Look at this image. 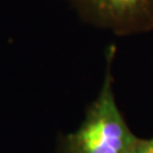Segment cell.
Wrapping results in <instances>:
<instances>
[{
  "mask_svg": "<svg viewBox=\"0 0 153 153\" xmlns=\"http://www.w3.org/2000/svg\"><path fill=\"white\" fill-rule=\"evenodd\" d=\"M137 140L116 104L109 62L99 97L82 125L66 137L65 153H128Z\"/></svg>",
  "mask_w": 153,
  "mask_h": 153,
  "instance_id": "obj_1",
  "label": "cell"
},
{
  "mask_svg": "<svg viewBox=\"0 0 153 153\" xmlns=\"http://www.w3.org/2000/svg\"><path fill=\"white\" fill-rule=\"evenodd\" d=\"M101 14L110 17L128 15L137 9L145 0H88Z\"/></svg>",
  "mask_w": 153,
  "mask_h": 153,
  "instance_id": "obj_2",
  "label": "cell"
},
{
  "mask_svg": "<svg viewBox=\"0 0 153 153\" xmlns=\"http://www.w3.org/2000/svg\"><path fill=\"white\" fill-rule=\"evenodd\" d=\"M128 153H153V138L137 140Z\"/></svg>",
  "mask_w": 153,
  "mask_h": 153,
  "instance_id": "obj_3",
  "label": "cell"
}]
</instances>
